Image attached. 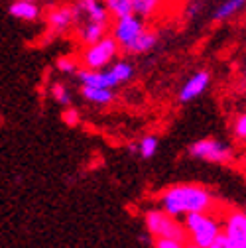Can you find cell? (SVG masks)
Here are the masks:
<instances>
[{
  "mask_svg": "<svg viewBox=\"0 0 246 248\" xmlns=\"http://www.w3.org/2000/svg\"><path fill=\"white\" fill-rule=\"evenodd\" d=\"M156 44H158V34L146 26L144 32H142V34L128 46L126 53H132V55H136V53H146V51H150Z\"/></svg>",
  "mask_w": 246,
  "mask_h": 248,
  "instance_id": "5bb4252c",
  "label": "cell"
},
{
  "mask_svg": "<svg viewBox=\"0 0 246 248\" xmlns=\"http://www.w3.org/2000/svg\"><path fill=\"white\" fill-rule=\"evenodd\" d=\"M223 234L231 248H246V213H231L225 221Z\"/></svg>",
  "mask_w": 246,
  "mask_h": 248,
  "instance_id": "9c48e42d",
  "label": "cell"
},
{
  "mask_svg": "<svg viewBox=\"0 0 246 248\" xmlns=\"http://www.w3.org/2000/svg\"><path fill=\"white\" fill-rule=\"evenodd\" d=\"M156 150H158V138L156 136L142 138V142H140V154H142V158H152L154 154H156Z\"/></svg>",
  "mask_w": 246,
  "mask_h": 248,
  "instance_id": "ffe728a7",
  "label": "cell"
},
{
  "mask_svg": "<svg viewBox=\"0 0 246 248\" xmlns=\"http://www.w3.org/2000/svg\"><path fill=\"white\" fill-rule=\"evenodd\" d=\"M181 8V6H185V0H166V10L168 8Z\"/></svg>",
  "mask_w": 246,
  "mask_h": 248,
  "instance_id": "d4e9b609",
  "label": "cell"
},
{
  "mask_svg": "<svg viewBox=\"0 0 246 248\" xmlns=\"http://www.w3.org/2000/svg\"><path fill=\"white\" fill-rule=\"evenodd\" d=\"M103 4L108 10L110 18H118L132 12V0H103Z\"/></svg>",
  "mask_w": 246,
  "mask_h": 248,
  "instance_id": "e0dca14e",
  "label": "cell"
},
{
  "mask_svg": "<svg viewBox=\"0 0 246 248\" xmlns=\"http://www.w3.org/2000/svg\"><path fill=\"white\" fill-rule=\"evenodd\" d=\"M189 154L195 158H201L207 162H217V164L231 160V150L217 140H199L189 148Z\"/></svg>",
  "mask_w": 246,
  "mask_h": 248,
  "instance_id": "ba28073f",
  "label": "cell"
},
{
  "mask_svg": "<svg viewBox=\"0 0 246 248\" xmlns=\"http://www.w3.org/2000/svg\"><path fill=\"white\" fill-rule=\"evenodd\" d=\"M105 75H107V81H108V87L114 89L122 83H126L132 75H134V69L128 61H112L108 67H105Z\"/></svg>",
  "mask_w": 246,
  "mask_h": 248,
  "instance_id": "7c38bea8",
  "label": "cell"
},
{
  "mask_svg": "<svg viewBox=\"0 0 246 248\" xmlns=\"http://www.w3.org/2000/svg\"><path fill=\"white\" fill-rule=\"evenodd\" d=\"M156 248H187L185 240H177V238H156Z\"/></svg>",
  "mask_w": 246,
  "mask_h": 248,
  "instance_id": "44dd1931",
  "label": "cell"
},
{
  "mask_svg": "<svg viewBox=\"0 0 246 248\" xmlns=\"http://www.w3.org/2000/svg\"><path fill=\"white\" fill-rule=\"evenodd\" d=\"M75 10V24H73V36L81 46H89L110 30V14L105 8L103 0H71Z\"/></svg>",
  "mask_w": 246,
  "mask_h": 248,
  "instance_id": "6da1fadb",
  "label": "cell"
},
{
  "mask_svg": "<svg viewBox=\"0 0 246 248\" xmlns=\"http://www.w3.org/2000/svg\"><path fill=\"white\" fill-rule=\"evenodd\" d=\"M209 248H231V244H229V240L225 238V234L221 232L217 238H215V242H213Z\"/></svg>",
  "mask_w": 246,
  "mask_h": 248,
  "instance_id": "cb8c5ba5",
  "label": "cell"
},
{
  "mask_svg": "<svg viewBox=\"0 0 246 248\" xmlns=\"http://www.w3.org/2000/svg\"><path fill=\"white\" fill-rule=\"evenodd\" d=\"M118 51H120L118 44L110 34H107L93 44L83 46L79 53V65L87 69H105L116 59Z\"/></svg>",
  "mask_w": 246,
  "mask_h": 248,
  "instance_id": "3957f363",
  "label": "cell"
},
{
  "mask_svg": "<svg viewBox=\"0 0 246 248\" xmlns=\"http://www.w3.org/2000/svg\"><path fill=\"white\" fill-rule=\"evenodd\" d=\"M221 225L209 213H187L185 215V236L199 248H209L221 234Z\"/></svg>",
  "mask_w": 246,
  "mask_h": 248,
  "instance_id": "277c9868",
  "label": "cell"
},
{
  "mask_svg": "<svg viewBox=\"0 0 246 248\" xmlns=\"http://www.w3.org/2000/svg\"><path fill=\"white\" fill-rule=\"evenodd\" d=\"M187 248H199V246H195V244H187Z\"/></svg>",
  "mask_w": 246,
  "mask_h": 248,
  "instance_id": "484cf974",
  "label": "cell"
},
{
  "mask_svg": "<svg viewBox=\"0 0 246 248\" xmlns=\"http://www.w3.org/2000/svg\"><path fill=\"white\" fill-rule=\"evenodd\" d=\"M49 97L57 105H63V107H69L71 105V95H69L67 87L63 83H59V81H55V83L49 85Z\"/></svg>",
  "mask_w": 246,
  "mask_h": 248,
  "instance_id": "ac0fdd59",
  "label": "cell"
},
{
  "mask_svg": "<svg viewBox=\"0 0 246 248\" xmlns=\"http://www.w3.org/2000/svg\"><path fill=\"white\" fill-rule=\"evenodd\" d=\"M8 14L14 20L32 24V22H38L42 18L44 8L40 4V0H12L8 4Z\"/></svg>",
  "mask_w": 246,
  "mask_h": 248,
  "instance_id": "30bf717a",
  "label": "cell"
},
{
  "mask_svg": "<svg viewBox=\"0 0 246 248\" xmlns=\"http://www.w3.org/2000/svg\"><path fill=\"white\" fill-rule=\"evenodd\" d=\"M63 120L69 124V126H77V124H79V114H77V110L67 108L65 114H63Z\"/></svg>",
  "mask_w": 246,
  "mask_h": 248,
  "instance_id": "7402d4cb",
  "label": "cell"
},
{
  "mask_svg": "<svg viewBox=\"0 0 246 248\" xmlns=\"http://www.w3.org/2000/svg\"><path fill=\"white\" fill-rule=\"evenodd\" d=\"M146 227L156 238H177L185 240V231L171 215L166 211H148L146 213Z\"/></svg>",
  "mask_w": 246,
  "mask_h": 248,
  "instance_id": "52a82bcc",
  "label": "cell"
},
{
  "mask_svg": "<svg viewBox=\"0 0 246 248\" xmlns=\"http://www.w3.org/2000/svg\"><path fill=\"white\" fill-rule=\"evenodd\" d=\"M162 207L168 215H187V213H209L215 207L213 195L199 185H175L162 195Z\"/></svg>",
  "mask_w": 246,
  "mask_h": 248,
  "instance_id": "7a4b0ae2",
  "label": "cell"
},
{
  "mask_svg": "<svg viewBox=\"0 0 246 248\" xmlns=\"http://www.w3.org/2000/svg\"><path fill=\"white\" fill-rule=\"evenodd\" d=\"M234 130H236V136H238V138H246V112L238 118L236 128H234Z\"/></svg>",
  "mask_w": 246,
  "mask_h": 248,
  "instance_id": "603a6c76",
  "label": "cell"
},
{
  "mask_svg": "<svg viewBox=\"0 0 246 248\" xmlns=\"http://www.w3.org/2000/svg\"><path fill=\"white\" fill-rule=\"evenodd\" d=\"M209 81H211V75L207 71H197L185 85L181 87L179 91V101L181 103H189L193 99H197L201 93H205V89L209 87Z\"/></svg>",
  "mask_w": 246,
  "mask_h": 248,
  "instance_id": "8fae6325",
  "label": "cell"
},
{
  "mask_svg": "<svg viewBox=\"0 0 246 248\" xmlns=\"http://www.w3.org/2000/svg\"><path fill=\"white\" fill-rule=\"evenodd\" d=\"M55 67H57L59 73H63V75H75V71H77L81 65L75 61V57H61V59H57Z\"/></svg>",
  "mask_w": 246,
  "mask_h": 248,
  "instance_id": "d6986e66",
  "label": "cell"
},
{
  "mask_svg": "<svg viewBox=\"0 0 246 248\" xmlns=\"http://www.w3.org/2000/svg\"><path fill=\"white\" fill-rule=\"evenodd\" d=\"M132 12L144 22L154 20L160 12H166V0H132Z\"/></svg>",
  "mask_w": 246,
  "mask_h": 248,
  "instance_id": "4fadbf2b",
  "label": "cell"
},
{
  "mask_svg": "<svg viewBox=\"0 0 246 248\" xmlns=\"http://www.w3.org/2000/svg\"><path fill=\"white\" fill-rule=\"evenodd\" d=\"M42 18L46 22V36L49 40L69 34L75 24V10L71 0H59V2L49 4L44 8Z\"/></svg>",
  "mask_w": 246,
  "mask_h": 248,
  "instance_id": "5b68a950",
  "label": "cell"
},
{
  "mask_svg": "<svg viewBox=\"0 0 246 248\" xmlns=\"http://www.w3.org/2000/svg\"><path fill=\"white\" fill-rule=\"evenodd\" d=\"M244 6H246V0H225V2L217 8V12H215V20H217V22L231 20L232 16L242 12Z\"/></svg>",
  "mask_w": 246,
  "mask_h": 248,
  "instance_id": "2e32d148",
  "label": "cell"
},
{
  "mask_svg": "<svg viewBox=\"0 0 246 248\" xmlns=\"http://www.w3.org/2000/svg\"><path fill=\"white\" fill-rule=\"evenodd\" d=\"M144 30H146V22L140 16H136L134 12H130V14H124V16L112 18L108 34L114 38V42L118 44L120 49L126 51L128 46L144 32Z\"/></svg>",
  "mask_w": 246,
  "mask_h": 248,
  "instance_id": "8992f818",
  "label": "cell"
},
{
  "mask_svg": "<svg viewBox=\"0 0 246 248\" xmlns=\"http://www.w3.org/2000/svg\"><path fill=\"white\" fill-rule=\"evenodd\" d=\"M81 95L85 101L93 105H101V107L112 103L114 99L112 89H99V87H87V85H81Z\"/></svg>",
  "mask_w": 246,
  "mask_h": 248,
  "instance_id": "9a60e30c",
  "label": "cell"
}]
</instances>
